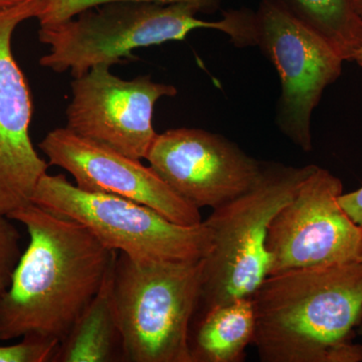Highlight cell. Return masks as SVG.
<instances>
[{
    "mask_svg": "<svg viewBox=\"0 0 362 362\" xmlns=\"http://www.w3.org/2000/svg\"><path fill=\"white\" fill-rule=\"evenodd\" d=\"M8 216L25 226L30 243L0 300V341L61 342L99 291L118 252L86 226L33 202Z\"/></svg>",
    "mask_w": 362,
    "mask_h": 362,
    "instance_id": "obj_1",
    "label": "cell"
},
{
    "mask_svg": "<svg viewBox=\"0 0 362 362\" xmlns=\"http://www.w3.org/2000/svg\"><path fill=\"white\" fill-rule=\"evenodd\" d=\"M263 362H359L349 337L362 317V263L268 276L251 296Z\"/></svg>",
    "mask_w": 362,
    "mask_h": 362,
    "instance_id": "obj_2",
    "label": "cell"
},
{
    "mask_svg": "<svg viewBox=\"0 0 362 362\" xmlns=\"http://www.w3.org/2000/svg\"><path fill=\"white\" fill-rule=\"evenodd\" d=\"M204 266V259L139 262L118 252L114 295L123 361L194 362L190 325Z\"/></svg>",
    "mask_w": 362,
    "mask_h": 362,
    "instance_id": "obj_3",
    "label": "cell"
},
{
    "mask_svg": "<svg viewBox=\"0 0 362 362\" xmlns=\"http://www.w3.org/2000/svg\"><path fill=\"white\" fill-rule=\"evenodd\" d=\"M315 166L265 164L254 187L214 209L204 221L213 233V247L204 258L197 309L201 315L214 307L251 297L268 277L266 240L272 221Z\"/></svg>",
    "mask_w": 362,
    "mask_h": 362,
    "instance_id": "obj_4",
    "label": "cell"
},
{
    "mask_svg": "<svg viewBox=\"0 0 362 362\" xmlns=\"http://www.w3.org/2000/svg\"><path fill=\"white\" fill-rule=\"evenodd\" d=\"M194 6L147 1H114L78 13L58 25L40 26L39 39L49 47L40 59L45 68L80 77L100 64L113 66L137 59L134 49L183 40L199 28L230 35V20L197 18Z\"/></svg>",
    "mask_w": 362,
    "mask_h": 362,
    "instance_id": "obj_5",
    "label": "cell"
},
{
    "mask_svg": "<svg viewBox=\"0 0 362 362\" xmlns=\"http://www.w3.org/2000/svg\"><path fill=\"white\" fill-rule=\"evenodd\" d=\"M32 202L77 221L105 247L135 261H199L213 247V233L204 221L197 226L180 225L144 204L82 189L64 175L45 173Z\"/></svg>",
    "mask_w": 362,
    "mask_h": 362,
    "instance_id": "obj_6",
    "label": "cell"
},
{
    "mask_svg": "<svg viewBox=\"0 0 362 362\" xmlns=\"http://www.w3.org/2000/svg\"><path fill=\"white\" fill-rule=\"evenodd\" d=\"M249 47L258 45L281 81L277 124L304 151L312 149L311 116L324 90L341 75L343 59L327 42L271 0L247 14Z\"/></svg>",
    "mask_w": 362,
    "mask_h": 362,
    "instance_id": "obj_7",
    "label": "cell"
},
{
    "mask_svg": "<svg viewBox=\"0 0 362 362\" xmlns=\"http://www.w3.org/2000/svg\"><path fill=\"white\" fill-rule=\"evenodd\" d=\"M342 181L315 166L272 221L266 240L269 276L358 261L362 226L340 206Z\"/></svg>",
    "mask_w": 362,
    "mask_h": 362,
    "instance_id": "obj_8",
    "label": "cell"
},
{
    "mask_svg": "<svg viewBox=\"0 0 362 362\" xmlns=\"http://www.w3.org/2000/svg\"><path fill=\"white\" fill-rule=\"evenodd\" d=\"M100 64L71 83L66 127L86 139L134 159H146L157 134L153 128L156 102L173 97V86L150 76L123 80Z\"/></svg>",
    "mask_w": 362,
    "mask_h": 362,
    "instance_id": "obj_9",
    "label": "cell"
},
{
    "mask_svg": "<svg viewBox=\"0 0 362 362\" xmlns=\"http://www.w3.org/2000/svg\"><path fill=\"white\" fill-rule=\"evenodd\" d=\"M146 160L175 194L199 209H216L244 194L265 168L223 136L192 128L157 134Z\"/></svg>",
    "mask_w": 362,
    "mask_h": 362,
    "instance_id": "obj_10",
    "label": "cell"
},
{
    "mask_svg": "<svg viewBox=\"0 0 362 362\" xmlns=\"http://www.w3.org/2000/svg\"><path fill=\"white\" fill-rule=\"evenodd\" d=\"M42 9V0L0 8V214L7 216L32 202L49 166L30 139L32 96L11 51L16 28L37 18Z\"/></svg>",
    "mask_w": 362,
    "mask_h": 362,
    "instance_id": "obj_11",
    "label": "cell"
},
{
    "mask_svg": "<svg viewBox=\"0 0 362 362\" xmlns=\"http://www.w3.org/2000/svg\"><path fill=\"white\" fill-rule=\"evenodd\" d=\"M40 148L49 165L65 169L82 189L144 204L180 225L202 223L199 209L181 199L139 159L86 139L66 127L47 133Z\"/></svg>",
    "mask_w": 362,
    "mask_h": 362,
    "instance_id": "obj_12",
    "label": "cell"
},
{
    "mask_svg": "<svg viewBox=\"0 0 362 362\" xmlns=\"http://www.w3.org/2000/svg\"><path fill=\"white\" fill-rule=\"evenodd\" d=\"M118 254L112 261L99 291L90 300L69 334L59 342L52 361H113L121 350V332L114 295Z\"/></svg>",
    "mask_w": 362,
    "mask_h": 362,
    "instance_id": "obj_13",
    "label": "cell"
},
{
    "mask_svg": "<svg viewBox=\"0 0 362 362\" xmlns=\"http://www.w3.org/2000/svg\"><path fill=\"white\" fill-rule=\"evenodd\" d=\"M256 316L251 297L209 309L201 315L189 346L194 362H240L252 343Z\"/></svg>",
    "mask_w": 362,
    "mask_h": 362,
    "instance_id": "obj_14",
    "label": "cell"
},
{
    "mask_svg": "<svg viewBox=\"0 0 362 362\" xmlns=\"http://www.w3.org/2000/svg\"><path fill=\"white\" fill-rule=\"evenodd\" d=\"M293 20L316 33L344 61L362 45V18L352 0H271Z\"/></svg>",
    "mask_w": 362,
    "mask_h": 362,
    "instance_id": "obj_15",
    "label": "cell"
},
{
    "mask_svg": "<svg viewBox=\"0 0 362 362\" xmlns=\"http://www.w3.org/2000/svg\"><path fill=\"white\" fill-rule=\"evenodd\" d=\"M114 1H147L157 4H183L194 6L199 13H213L220 8L223 0H42V9L37 20L40 26L58 25L75 18L78 13Z\"/></svg>",
    "mask_w": 362,
    "mask_h": 362,
    "instance_id": "obj_16",
    "label": "cell"
},
{
    "mask_svg": "<svg viewBox=\"0 0 362 362\" xmlns=\"http://www.w3.org/2000/svg\"><path fill=\"white\" fill-rule=\"evenodd\" d=\"M9 216L0 214V300L11 286L21 254V233Z\"/></svg>",
    "mask_w": 362,
    "mask_h": 362,
    "instance_id": "obj_17",
    "label": "cell"
},
{
    "mask_svg": "<svg viewBox=\"0 0 362 362\" xmlns=\"http://www.w3.org/2000/svg\"><path fill=\"white\" fill-rule=\"evenodd\" d=\"M59 344L57 340L23 337L16 344L0 346V362L52 361Z\"/></svg>",
    "mask_w": 362,
    "mask_h": 362,
    "instance_id": "obj_18",
    "label": "cell"
},
{
    "mask_svg": "<svg viewBox=\"0 0 362 362\" xmlns=\"http://www.w3.org/2000/svg\"><path fill=\"white\" fill-rule=\"evenodd\" d=\"M338 201L349 218L362 226V187L349 194H342Z\"/></svg>",
    "mask_w": 362,
    "mask_h": 362,
    "instance_id": "obj_19",
    "label": "cell"
},
{
    "mask_svg": "<svg viewBox=\"0 0 362 362\" xmlns=\"http://www.w3.org/2000/svg\"><path fill=\"white\" fill-rule=\"evenodd\" d=\"M28 1V0H0V8H6L20 4L21 2Z\"/></svg>",
    "mask_w": 362,
    "mask_h": 362,
    "instance_id": "obj_20",
    "label": "cell"
},
{
    "mask_svg": "<svg viewBox=\"0 0 362 362\" xmlns=\"http://www.w3.org/2000/svg\"><path fill=\"white\" fill-rule=\"evenodd\" d=\"M354 4V8H356V13L362 18V0H352Z\"/></svg>",
    "mask_w": 362,
    "mask_h": 362,
    "instance_id": "obj_21",
    "label": "cell"
},
{
    "mask_svg": "<svg viewBox=\"0 0 362 362\" xmlns=\"http://www.w3.org/2000/svg\"><path fill=\"white\" fill-rule=\"evenodd\" d=\"M354 61H356L357 64L362 68V45L359 47L358 51H357L356 56H354Z\"/></svg>",
    "mask_w": 362,
    "mask_h": 362,
    "instance_id": "obj_22",
    "label": "cell"
},
{
    "mask_svg": "<svg viewBox=\"0 0 362 362\" xmlns=\"http://www.w3.org/2000/svg\"><path fill=\"white\" fill-rule=\"evenodd\" d=\"M358 325L361 326V327H359V333H361V335L362 337V317H361V322H359Z\"/></svg>",
    "mask_w": 362,
    "mask_h": 362,
    "instance_id": "obj_23",
    "label": "cell"
},
{
    "mask_svg": "<svg viewBox=\"0 0 362 362\" xmlns=\"http://www.w3.org/2000/svg\"><path fill=\"white\" fill-rule=\"evenodd\" d=\"M358 262H361V263H362V249H361V255H359Z\"/></svg>",
    "mask_w": 362,
    "mask_h": 362,
    "instance_id": "obj_24",
    "label": "cell"
}]
</instances>
